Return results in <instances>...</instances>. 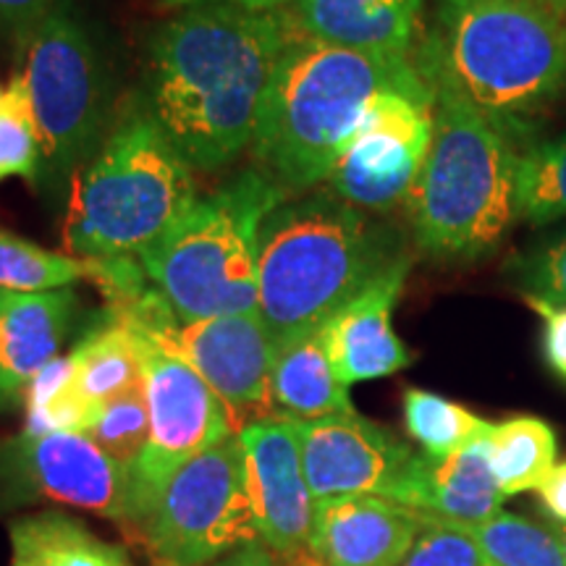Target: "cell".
I'll use <instances>...</instances> for the list:
<instances>
[{"label":"cell","mask_w":566,"mask_h":566,"mask_svg":"<svg viewBox=\"0 0 566 566\" xmlns=\"http://www.w3.org/2000/svg\"><path fill=\"white\" fill-rule=\"evenodd\" d=\"M300 34L289 9H179L147 42V105L195 171L250 150L281 53Z\"/></svg>","instance_id":"1"},{"label":"cell","mask_w":566,"mask_h":566,"mask_svg":"<svg viewBox=\"0 0 566 566\" xmlns=\"http://www.w3.org/2000/svg\"><path fill=\"white\" fill-rule=\"evenodd\" d=\"M415 63L522 142L566 92V19L537 0H436Z\"/></svg>","instance_id":"2"},{"label":"cell","mask_w":566,"mask_h":566,"mask_svg":"<svg viewBox=\"0 0 566 566\" xmlns=\"http://www.w3.org/2000/svg\"><path fill=\"white\" fill-rule=\"evenodd\" d=\"M424 80L412 59L328 45L300 32L281 53L252 139L254 171L289 197L325 184L388 90Z\"/></svg>","instance_id":"3"},{"label":"cell","mask_w":566,"mask_h":566,"mask_svg":"<svg viewBox=\"0 0 566 566\" xmlns=\"http://www.w3.org/2000/svg\"><path fill=\"white\" fill-rule=\"evenodd\" d=\"M407 254L331 189L286 197L260 229L258 315L275 349L315 334Z\"/></svg>","instance_id":"4"},{"label":"cell","mask_w":566,"mask_h":566,"mask_svg":"<svg viewBox=\"0 0 566 566\" xmlns=\"http://www.w3.org/2000/svg\"><path fill=\"white\" fill-rule=\"evenodd\" d=\"M436 95L433 142L405 202L417 250L436 263H478L516 223L520 142L454 90Z\"/></svg>","instance_id":"5"},{"label":"cell","mask_w":566,"mask_h":566,"mask_svg":"<svg viewBox=\"0 0 566 566\" xmlns=\"http://www.w3.org/2000/svg\"><path fill=\"white\" fill-rule=\"evenodd\" d=\"M197 200L195 168L147 101L132 103L76 171L63 239L69 252L84 260L139 258Z\"/></svg>","instance_id":"6"},{"label":"cell","mask_w":566,"mask_h":566,"mask_svg":"<svg viewBox=\"0 0 566 566\" xmlns=\"http://www.w3.org/2000/svg\"><path fill=\"white\" fill-rule=\"evenodd\" d=\"M286 192L242 171L139 254L142 271L179 323L258 313L260 229Z\"/></svg>","instance_id":"7"},{"label":"cell","mask_w":566,"mask_h":566,"mask_svg":"<svg viewBox=\"0 0 566 566\" xmlns=\"http://www.w3.org/2000/svg\"><path fill=\"white\" fill-rule=\"evenodd\" d=\"M42 142V181L61 187L95 155L111 129V92L101 51L69 3H55L21 51Z\"/></svg>","instance_id":"8"},{"label":"cell","mask_w":566,"mask_h":566,"mask_svg":"<svg viewBox=\"0 0 566 566\" xmlns=\"http://www.w3.org/2000/svg\"><path fill=\"white\" fill-rule=\"evenodd\" d=\"M126 527L158 566H208L260 541L239 436L181 464Z\"/></svg>","instance_id":"9"},{"label":"cell","mask_w":566,"mask_h":566,"mask_svg":"<svg viewBox=\"0 0 566 566\" xmlns=\"http://www.w3.org/2000/svg\"><path fill=\"white\" fill-rule=\"evenodd\" d=\"M142 336L166 346L200 375L221 399L237 436L247 424L271 420L275 344L258 313L218 315L179 323L158 292H142L113 307Z\"/></svg>","instance_id":"10"},{"label":"cell","mask_w":566,"mask_h":566,"mask_svg":"<svg viewBox=\"0 0 566 566\" xmlns=\"http://www.w3.org/2000/svg\"><path fill=\"white\" fill-rule=\"evenodd\" d=\"M137 331V328H134ZM139 336L145 365L147 409H150V441L139 462L132 467V501L124 527L155 499L160 485L212 446L237 436L229 412L210 386L179 354Z\"/></svg>","instance_id":"11"},{"label":"cell","mask_w":566,"mask_h":566,"mask_svg":"<svg viewBox=\"0 0 566 566\" xmlns=\"http://www.w3.org/2000/svg\"><path fill=\"white\" fill-rule=\"evenodd\" d=\"M433 108L428 80L380 95L325 187L359 210L386 212L405 205L433 142Z\"/></svg>","instance_id":"12"},{"label":"cell","mask_w":566,"mask_h":566,"mask_svg":"<svg viewBox=\"0 0 566 566\" xmlns=\"http://www.w3.org/2000/svg\"><path fill=\"white\" fill-rule=\"evenodd\" d=\"M63 504L126 522L132 501L129 470L84 433H21L0 443V512Z\"/></svg>","instance_id":"13"},{"label":"cell","mask_w":566,"mask_h":566,"mask_svg":"<svg viewBox=\"0 0 566 566\" xmlns=\"http://www.w3.org/2000/svg\"><path fill=\"white\" fill-rule=\"evenodd\" d=\"M294 430L315 504L346 495L388 499L415 459L412 446L357 412L294 422Z\"/></svg>","instance_id":"14"},{"label":"cell","mask_w":566,"mask_h":566,"mask_svg":"<svg viewBox=\"0 0 566 566\" xmlns=\"http://www.w3.org/2000/svg\"><path fill=\"white\" fill-rule=\"evenodd\" d=\"M247 459L258 535L283 564L307 548L315 520V499L302 470L294 422L260 420L239 433Z\"/></svg>","instance_id":"15"},{"label":"cell","mask_w":566,"mask_h":566,"mask_svg":"<svg viewBox=\"0 0 566 566\" xmlns=\"http://www.w3.org/2000/svg\"><path fill=\"white\" fill-rule=\"evenodd\" d=\"M420 530V512L380 495L317 501L307 548L283 566H399Z\"/></svg>","instance_id":"16"},{"label":"cell","mask_w":566,"mask_h":566,"mask_svg":"<svg viewBox=\"0 0 566 566\" xmlns=\"http://www.w3.org/2000/svg\"><path fill=\"white\" fill-rule=\"evenodd\" d=\"M409 268L412 258L401 254L321 328L325 352L344 386L388 378L415 363V354L394 331V307Z\"/></svg>","instance_id":"17"},{"label":"cell","mask_w":566,"mask_h":566,"mask_svg":"<svg viewBox=\"0 0 566 566\" xmlns=\"http://www.w3.org/2000/svg\"><path fill=\"white\" fill-rule=\"evenodd\" d=\"M388 501L459 525H480L504 512L506 495L493 478L488 436L449 457L415 454Z\"/></svg>","instance_id":"18"},{"label":"cell","mask_w":566,"mask_h":566,"mask_svg":"<svg viewBox=\"0 0 566 566\" xmlns=\"http://www.w3.org/2000/svg\"><path fill=\"white\" fill-rule=\"evenodd\" d=\"M80 296L74 289L45 294L0 292V412L24 405L27 388L61 357Z\"/></svg>","instance_id":"19"},{"label":"cell","mask_w":566,"mask_h":566,"mask_svg":"<svg viewBox=\"0 0 566 566\" xmlns=\"http://www.w3.org/2000/svg\"><path fill=\"white\" fill-rule=\"evenodd\" d=\"M424 0H294L300 32L328 45L412 59L422 34Z\"/></svg>","instance_id":"20"},{"label":"cell","mask_w":566,"mask_h":566,"mask_svg":"<svg viewBox=\"0 0 566 566\" xmlns=\"http://www.w3.org/2000/svg\"><path fill=\"white\" fill-rule=\"evenodd\" d=\"M271 401L273 415L289 422H313L357 412L349 386L338 380L331 365L321 331L275 352Z\"/></svg>","instance_id":"21"},{"label":"cell","mask_w":566,"mask_h":566,"mask_svg":"<svg viewBox=\"0 0 566 566\" xmlns=\"http://www.w3.org/2000/svg\"><path fill=\"white\" fill-rule=\"evenodd\" d=\"M11 566H132L124 548L97 537L63 512H38L11 520Z\"/></svg>","instance_id":"22"},{"label":"cell","mask_w":566,"mask_h":566,"mask_svg":"<svg viewBox=\"0 0 566 566\" xmlns=\"http://www.w3.org/2000/svg\"><path fill=\"white\" fill-rule=\"evenodd\" d=\"M74 391L95 412L145 380L139 336L124 317L113 315L105 328H97L71 352Z\"/></svg>","instance_id":"23"},{"label":"cell","mask_w":566,"mask_h":566,"mask_svg":"<svg viewBox=\"0 0 566 566\" xmlns=\"http://www.w3.org/2000/svg\"><path fill=\"white\" fill-rule=\"evenodd\" d=\"M488 446H491L493 478L506 499L537 491L556 467V433L541 417L520 415L493 422Z\"/></svg>","instance_id":"24"},{"label":"cell","mask_w":566,"mask_h":566,"mask_svg":"<svg viewBox=\"0 0 566 566\" xmlns=\"http://www.w3.org/2000/svg\"><path fill=\"white\" fill-rule=\"evenodd\" d=\"M101 279V260L51 252L45 247L0 231V292L45 294Z\"/></svg>","instance_id":"25"},{"label":"cell","mask_w":566,"mask_h":566,"mask_svg":"<svg viewBox=\"0 0 566 566\" xmlns=\"http://www.w3.org/2000/svg\"><path fill=\"white\" fill-rule=\"evenodd\" d=\"M516 221L548 226L566 218V134L527 139L516 155Z\"/></svg>","instance_id":"26"},{"label":"cell","mask_w":566,"mask_h":566,"mask_svg":"<svg viewBox=\"0 0 566 566\" xmlns=\"http://www.w3.org/2000/svg\"><path fill=\"white\" fill-rule=\"evenodd\" d=\"M405 428L412 441L428 457H449L462 451L464 446L491 436L493 422L467 409L464 405L446 399L424 388H405L401 396Z\"/></svg>","instance_id":"27"},{"label":"cell","mask_w":566,"mask_h":566,"mask_svg":"<svg viewBox=\"0 0 566 566\" xmlns=\"http://www.w3.org/2000/svg\"><path fill=\"white\" fill-rule=\"evenodd\" d=\"M451 525L464 530L495 566H566L562 543L551 527L535 525L520 514L499 512L480 525Z\"/></svg>","instance_id":"28"},{"label":"cell","mask_w":566,"mask_h":566,"mask_svg":"<svg viewBox=\"0 0 566 566\" xmlns=\"http://www.w3.org/2000/svg\"><path fill=\"white\" fill-rule=\"evenodd\" d=\"M24 433H84L97 412L74 391V363L71 354L55 357L32 380L24 394Z\"/></svg>","instance_id":"29"},{"label":"cell","mask_w":566,"mask_h":566,"mask_svg":"<svg viewBox=\"0 0 566 566\" xmlns=\"http://www.w3.org/2000/svg\"><path fill=\"white\" fill-rule=\"evenodd\" d=\"M84 436L101 446L113 462L132 472L150 441V409H147L145 380L103 405Z\"/></svg>","instance_id":"30"},{"label":"cell","mask_w":566,"mask_h":566,"mask_svg":"<svg viewBox=\"0 0 566 566\" xmlns=\"http://www.w3.org/2000/svg\"><path fill=\"white\" fill-rule=\"evenodd\" d=\"M21 176L30 184L42 179V142L21 74H13L0 103V181Z\"/></svg>","instance_id":"31"},{"label":"cell","mask_w":566,"mask_h":566,"mask_svg":"<svg viewBox=\"0 0 566 566\" xmlns=\"http://www.w3.org/2000/svg\"><path fill=\"white\" fill-rule=\"evenodd\" d=\"M422 530L399 566H495L464 530L422 514Z\"/></svg>","instance_id":"32"},{"label":"cell","mask_w":566,"mask_h":566,"mask_svg":"<svg viewBox=\"0 0 566 566\" xmlns=\"http://www.w3.org/2000/svg\"><path fill=\"white\" fill-rule=\"evenodd\" d=\"M512 265L522 294L566 304V233L537 247Z\"/></svg>","instance_id":"33"},{"label":"cell","mask_w":566,"mask_h":566,"mask_svg":"<svg viewBox=\"0 0 566 566\" xmlns=\"http://www.w3.org/2000/svg\"><path fill=\"white\" fill-rule=\"evenodd\" d=\"M55 3L59 0H0V38L11 40L21 55Z\"/></svg>","instance_id":"34"},{"label":"cell","mask_w":566,"mask_h":566,"mask_svg":"<svg viewBox=\"0 0 566 566\" xmlns=\"http://www.w3.org/2000/svg\"><path fill=\"white\" fill-rule=\"evenodd\" d=\"M525 302L543 321V354L558 378L566 380V304L525 294Z\"/></svg>","instance_id":"35"},{"label":"cell","mask_w":566,"mask_h":566,"mask_svg":"<svg viewBox=\"0 0 566 566\" xmlns=\"http://www.w3.org/2000/svg\"><path fill=\"white\" fill-rule=\"evenodd\" d=\"M537 493H541V504L551 520L566 525V462L554 467V472H551L546 483L537 488Z\"/></svg>","instance_id":"36"},{"label":"cell","mask_w":566,"mask_h":566,"mask_svg":"<svg viewBox=\"0 0 566 566\" xmlns=\"http://www.w3.org/2000/svg\"><path fill=\"white\" fill-rule=\"evenodd\" d=\"M208 566H283V562L265 546L263 541H252L247 543V546L233 551V554L218 558V562H212Z\"/></svg>","instance_id":"37"},{"label":"cell","mask_w":566,"mask_h":566,"mask_svg":"<svg viewBox=\"0 0 566 566\" xmlns=\"http://www.w3.org/2000/svg\"><path fill=\"white\" fill-rule=\"evenodd\" d=\"M200 3H229V6H242L250 11H283L292 9L294 0H163L166 9H187V6H200Z\"/></svg>","instance_id":"38"},{"label":"cell","mask_w":566,"mask_h":566,"mask_svg":"<svg viewBox=\"0 0 566 566\" xmlns=\"http://www.w3.org/2000/svg\"><path fill=\"white\" fill-rule=\"evenodd\" d=\"M546 525L551 527V533L556 535V541L562 543V551H564V556H566V525H564V522H556V520L546 522Z\"/></svg>","instance_id":"39"},{"label":"cell","mask_w":566,"mask_h":566,"mask_svg":"<svg viewBox=\"0 0 566 566\" xmlns=\"http://www.w3.org/2000/svg\"><path fill=\"white\" fill-rule=\"evenodd\" d=\"M537 3H543L546 9L558 13L562 19H566V0H537Z\"/></svg>","instance_id":"40"},{"label":"cell","mask_w":566,"mask_h":566,"mask_svg":"<svg viewBox=\"0 0 566 566\" xmlns=\"http://www.w3.org/2000/svg\"><path fill=\"white\" fill-rule=\"evenodd\" d=\"M0 103H3V90H0Z\"/></svg>","instance_id":"41"}]
</instances>
